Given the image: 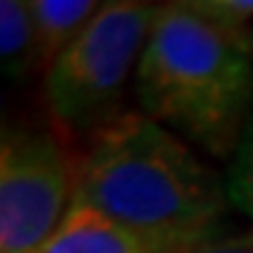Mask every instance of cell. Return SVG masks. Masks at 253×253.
<instances>
[{
	"mask_svg": "<svg viewBox=\"0 0 253 253\" xmlns=\"http://www.w3.org/2000/svg\"><path fill=\"white\" fill-rule=\"evenodd\" d=\"M0 65L3 73L14 82H20L31 68H37L31 9L23 0L0 3Z\"/></svg>",
	"mask_w": 253,
	"mask_h": 253,
	"instance_id": "cell-7",
	"label": "cell"
},
{
	"mask_svg": "<svg viewBox=\"0 0 253 253\" xmlns=\"http://www.w3.org/2000/svg\"><path fill=\"white\" fill-rule=\"evenodd\" d=\"M135 99L146 118L231 161L253 116V54L189 3L158 6L135 71Z\"/></svg>",
	"mask_w": 253,
	"mask_h": 253,
	"instance_id": "cell-2",
	"label": "cell"
},
{
	"mask_svg": "<svg viewBox=\"0 0 253 253\" xmlns=\"http://www.w3.org/2000/svg\"><path fill=\"white\" fill-rule=\"evenodd\" d=\"M225 191L231 208L253 219V116L245 126L234 158L228 161Z\"/></svg>",
	"mask_w": 253,
	"mask_h": 253,
	"instance_id": "cell-8",
	"label": "cell"
},
{
	"mask_svg": "<svg viewBox=\"0 0 253 253\" xmlns=\"http://www.w3.org/2000/svg\"><path fill=\"white\" fill-rule=\"evenodd\" d=\"M191 9L211 20L214 26L251 45L253 34V0H194Z\"/></svg>",
	"mask_w": 253,
	"mask_h": 253,
	"instance_id": "cell-9",
	"label": "cell"
},
{
	"mask_svg": "<svg viewBox=\"0 0 253 253\" xmlns=\"http://www.w3.org/2000/svg\"><path fill=\"white\" fill-rule=\"evenodd\" d=\"M73 200L163 253L217 236L231 206L225 180L144 113H124L93 138L76 172Z\"/></svg>",
	"mask_w": 253,
	"mask_h": 253,
	"instance_id": "cell-1",
	"label": "cell"
},
{
	"mask_svg": "<svg viewBox=\"0 0 253 253\" xmlns=\"http://www.w3.org/2000/svg\"><path fill=\"white\" fill-rule=\"evenodd\" d=\"M31 26H34L37 68L54 62L76 34L87 26L101 9L93 0H31Z\"/></svg>",
	"mask_w": 253,
	"mask_h": 253,
	"instance_id": "cell-6",
	"label": "cell"
},
{
	"mask_svg": "<svg viewBox=\"0 0 253 253\" xmlns=\"http://www.w3.org/2000/svg\"><path fill=\"white\" fill-rule=\"evenodd\" d=\"M149 3H101L45 73V101L71 138H96L124 116L121 99L155 20Z\"/></svg>",
	"mask_w": 253,
	"mask_h": 253,
	"instance_id": "cell-3",
	"label": "cell"
},
{
	"mask_svg": "<svg viewBox=\"0 0 253 253\" xmlns=\"http://www.w3.org/2000/svg\"><path fill=\"white\" fill-rule=\"evenodd\" d=\"M65 146L48 132L6 129L0 146V253H34L54 236L76 194Z\"/></svg>",
	"mask_w": 253,
	"mask_h": 253,
	"instance_id": "cell-4",
	"label": "cell"
},
{
	"mask_svg": "<svg viewBox=\"0 0 253 253\" xmlns=\"http://www.w3.org/2000/svg\"><path fill=\"white\" fill-rule=\"evenodd\" d=\"M34 253H163L132 231L116 225L96 208L73 200L62 225Z\"/></svg>",
	"mask_w": 253,
	"mask_h": 253,
	"instance_id": "cell-5",
	"label": "cell"
},
{
	"mask_svg": "<svg viewBox=\"0 0 253 253\" xmlns=\"http://www.w3.org/2000/svg\"><path fill=\"white\" fill-rule=\"evenodd\" d=\"M169 253H253V231L234 236H208L200 242L174 248Z\"/></svg>",
	"mask_w": 253,
	"mask_h": 253,
	"instance_id": "cell-10",
	"label": "cell"
},
{
	"mask_svg": "<svg viewBox=\"0 0 253 253\" xmlns=\"http://www.w3.org/2000/svg\"><path fill=\"white\" fill-rule=\"evenodd\" d=\"M251 54H253V34H251Z\"/></svg>",
	"mask_w": 253,
	"mask_h": 253,
	"instance_id": "cell-11",
	"label": "cell"
}]
</instances>
